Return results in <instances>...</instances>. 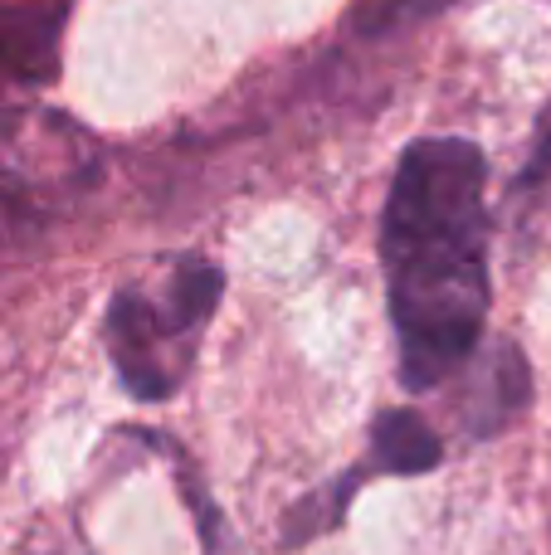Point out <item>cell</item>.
<instances>
[{"instance_id":"1","label":"cell","mask_w":551,"mask_h":555,"mask_svg":"<svg viewBox=\"0 0 551 555\" xmlns=\"http://www.w3.org/2000/svg\"><path fill=\"white\" fill-rule=\"evenodd\" d=\"M488 166L464 137L415 142L381 215L400 385L435 390L478 351L488 322Z\"/></svg>"},{"instance_id":"2","label":"cell","mask_w":551,"mask_h":555,"mask_svg":"<svg viewBox=\"0 0 551 555\" xmlns=\"http://www.w3.org/2000/svg\"><path fill=\"white\" fill-rule=\"evenodd\" d=\"M191 326L171 312V302L156 307L142 293H117L107 307V341L113 365L137 400H166L191 371Z\"/></svg>"},{"instance_id":"4","label":"cell","mask_w":551,"mask_h":555,"mask_svg":"<svg viewBox=\"0 0 551 555\" xmlns=\"http://www.w3.org/2000/svg\"><path fill=\"white\" fill-rule=\"evenodd\" d=\"M357 473H347V478H337V488L332 492H312V498H303L298 507L289 512V527H283V546H303V541L322 537V531H332L342 521V512H347V498L357 492Z\"/></svg>"},{"instance_id":"3","label":"cell","mask_w":551,"mask_h":555,"mask_svg":"<svg viewBox=\"0 0 551 555\" xmlns=\"http://www.w3.org/2000/svg\"><path fill=\"white\" fill-rule=\"evenodd\" d=\"M371 459L381 473H396V478H415L445 463V443L430 429L425 414L415 410H386L371 424Z\"/></svg>"},{"instance_id":"5","label":"cell","mask_w":551,"mask_h":555,"mask_svg":"<svg viewBox=\"0 0 551 555\" xmlns=\"http://www.w3.org/2000/svg\"><path fill=\"white\" fill-rule=\"evenodd\" d=\"M533 171H537V176L551 171V132L542 137V146H537V162H533Z\"/></svg>"}]
</instances>
